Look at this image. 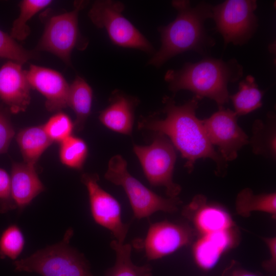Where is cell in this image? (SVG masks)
Here are the masks:
<instances>
[{
	"label": "cell",
	"mask_w": 276,
	"mask_h": 276,
	"mask_svg": "<svg viewBox=\"0 0 276 276\" xmlns=\"http://www.w3.org/2000/svg\"><path fill=\"white\" fill-rule=\"evenodd\" d=\"M198 98H193L182 105L176 104L173 98L163 99L164 119L152 115L143 118L139 128L153 131L166 135L174 147L186 160L185 167L189 172L200 158H211L217 166V172L222 174L226 168V161L217 152L210 142L202 120L196 115L198 107Z\"/></svg>",
	"instance_id": "obj_1"
},
{
	"label": "cell",
	"mask_w": 276,
	"mask_h": 276,
	"mask_svg": "<svg viewBox=\"0 0 276 276\" xmlns=\"http://www.w3.org/2000/svg\"><path fill=\"white\" fill-rule=\"evenodd\" d=\"M171 4L177 16L167 26L158 28L161 46L147 63L156 67L187 51L204 54L215 44L204 27L205 21L212 18L213 6L203 1L193 7L188 0L172 1Z\"/></svg>",
	"instance_id": "obj_2"
},
{
	"label": "cell",
	"mask_w": 276,
	"mask_h": 276,
	"mask_svg": "<svg viewBox=\"0 0 276 276\" xmlns=\"http://www.w3.org/2000/svg\"><path fill=\"white\" fill-rule=\"evenodd\" d=\"M243 74L242 66L235 59L224 61L206 57L186 63L180 70H170L164 78L172 92L191 91L200 100L205 97L214 101L220 108L229 101L228 84L238 81Z\"/></svg>",
	"instance_id": "obj_3"
},
{
	"label": "cell",
	"mask_w": 276,
	"mask_h": 276,
	"mask_svg": "<svg viewBox=\"0 0 276 276\" xmlns=\"http://www.w3.org/2000/svg\"><path fill=\"white\" fill-rule=\"evenodd\" d=\"M73 235V229H68L60 242L15 261V270L42 276H94L84 256L69 245Z\"/></svg>",
	"instance_id": "obj_4"
},
{
	"label": "cell",
	"mask_w": 276,
	"mask_h": 276,
	"mask_svg": "<svg viewBox=\"0 0 276 276\" xmlns=\"http://www.w3.org/2000/svg\"><path fill=\"white\" fill-rule=\"evenodd\" d=\"M104 176L123 188L136 219L148 218L158 211L175 213L181 203L177 197L164 198L158 195L132 176L128 171L127 162L121 155H115L110 159Z\"/></svg>",
	"instance_id": "obj_5"
},
{
	"label": "cell",
	"mask_w": 276,
	"mask_h": 276,
	"mask_svg": "<svg viewBox=\"0 0 276 276\" xmlns=\"http://www.w3.org/2000/svg\"><path fill=\"white\" fill-rule=\"evenodd\" d=\"M87 3L85 1H77L72 10L50 17L36 50L50 52L71 65L73 49L83 50L88 44L78 27L79 13Z\"/></svg>",
	"instance_id": "obj_6"
},
{
	"label": "cell",
	"mask_w": 276,
	"mask_h": 276,
	"mask_svg": "<svg viewBox=\"0 0 276 276\" xmlns=\"http://www.w3.org/2000/svg\"><path fill=\"white\" fill-rule=\"evenodd\" d=\"M155 133L150 145H134L133 151L149 183L155 187H164L168 197H177L181 188L173 180L176 160L175 147L166 135Z\"/></svg>",
	"instance_id": "obj_7"
},
{
	"label": "cell",
	"mask_w": 276,
	"mask_h": 276,
	"mask_svg": "<svg viewBox=\"0 0 276 276\" xmlns=\"http://www.w3.org/2000/svg\"><path fill=\"white\" fill-rule=\"evenodd\" d=\"M124 9V5L119 1H96L89 11L88 16L97 28L106 30L114 44L152 54L154 49L150 42L123 16Z\"/></svg>",
	"instance_id": "obj_8"
},
{
	"label": "cell",
	"mask_w": 276,
	"mask_h": 276,
	"mask_svg": "<svg viewBox=\"0 0 276 276\" xmlns=\"http://www.w3.org/2000/svg\"><path fill=\"white\" fill-rule=\"evenodd\" d=\"M255 0H227L212 7L215 30L222 35L224 44L242 45L251 38L258 26L255 12Z\"/></svg>",
	"instance_id": "obj_9"
},
{
	"label": "cell",
	"mask_w": 276,
	"mask_h": 276,
	"mask_svg": "<svg viewBox=\"0 0 276 276\" xmlns=\"http://www.w3.org/2000/svg\"><path fill=\"white\" fill-rule=\"evenodd\" d=\"M97 174L84 173L81 182L85 186L90 210L94 221L110 231L118 242L124 243L129 224L123 222L119 201L99 185Z\"/></svg>",
	"instance_id": "obj_10"
},
{
	"label": "cell",
	"mask_w": 276,
	"mask_h": 276,
	"mask_svg": "<svg viewBox=\"0 0 276 276\" xmlns=\"http://www.w3.org/2000/svg\"><path fill=\"white\" fill-rule=\"evenodd\" d=\"M238 116L233 110L223 107L209 118L202 120L208 139L226 161H232L238 151L249 143L248 137L239 126Z\"/></svg>",
	"instance_id": "obj_11"
},
{
	"label": "cell",
	"mask_w": 276,
	"mask_h": 276,
	"mask_svg": "<svg viewBox=\"0 0 276 276\" xmlns=\"http://www.w3.org/2000/svg\"><path fill=\"white\" fill-rule=\"evenodd\" d=\"M190 225L182 222L163 221L151 223L143 242L148 260L160 259L190 245L195 236Z\"/></svg>",
	"instance_id": "obj_12"
},
{
	"label": "cell",
	"mask_w": 276,
	"mask_h": 276,
	"mask_svg": "<svg viewBox=\"0 0 276 276\" xmlns=\"http://www.w3.org/2000/svg\"><path fill=\"white\" fill-rule=\"evenodd\" d=\"M182 215L193 224L199 236L236 226L229 212L220 204L209 202L203 195H195L185 205Z\"/></svg>",
	"instance_id": "obj_13"
},
{
	"label": "cell",
	"mask_w": 276,
	"mask_h": 276,
	"mask_svg": "<svg viewBox=\"0 0 276 276\" xmlns=\"http://www.w3.org/2000/svg\"><path fill=\"white\" fill-rule=\"evenodd\" d=\"M31 89L22 64L9 60L0 68V100L10 112L26 110L30 103Z\"/></svg>",
	"instance_id": "obj_14"
},
{
	"label": "cell",
	"mask_w": 276,
	"mask_h": 276,
	"mask_svg": "<svg viewBox=\"0 0 276 276\" xmlns=\"http://www.w3.org/2000/svg\"><path fill=\"white\" fill-rule=\"evenodd\" d=\"M26 73L31 88L36 89L44 97L48 111L57 112L67 106L70 85L61 73L33 64L30 66Z\"/></svg>",
	"instance_id": "obj_15"
},
{
	"label": "cell",
	"mask_w": 276,
	"mask_h": 276,
	"mask_svg": "<svg viewBox=\"0 0 276 276\" xmlns=\"http://www.w3.org/2000/svg\"><path fill=\"white\" fill-rule=\"evenodd\" d=\"M139 100L116 89L109 98V105L100 113L99 119L108 129L125 135H131L134 110Z\"/></svg>",
	"instance_id": "obj_16"
},
{
	"label": "cell",
	"mask_w": 276,
	"mask_h": 276,
	"mask_svg": "<svg viewBox=\"0 0 276 276\" xmlns=\"http://www.w3.org/2000/svg\"><path fill=\"white\" fill-rule=\"evenodd\" d=\"M11 195L16 206L22 209L44 190L35 166L13 162L10 174Z\"/></svg>",
	"instance_id": "obj_17"
},
{
	"label": "cell",
	"mask_w": 276,
	"mask_h": 276,
	"mask_svg": "<svg viewBox=\"0 0 276 276\" xmlns=\"http://www.w3.org/2000/svg\"><path fill=\"white\" fill-rule=\"evenodd\" d=\"M16 140L24 163L35 166L44 151L53 143L43 125L31 126L20 130Z\"/></svg>",
	"instance_id": "obj_18"
},
{
	"label": "cell",
	"mask_w": 276,
	"mask_h": 276,
	"mask_svg": "<svg viewBox=\"0 0 276 276\" xmlns=\"http://www.w3.org/2000/svg\"><path fill=\"white\" fill-rule=\"evenodd\" d=\"M93 97L91 87L83 78L77 76L70 85L67 106H70L75 114L74 123L77 131L83 129L90 113Z\"/></svg>",
	"instance_id": "obj_19"
},
{
	"label": "cell",
	"mask_w": 276,
	"mask_h": 276,
	"mask_svg": "<svg viewBox=\"0 0 276 276\" xmlns=\"http://www.w3.org/2000/svg\"><path fill=\"white\" fill-rule=\"evenodd\" d=\"M276 125L273 113L268 114L265 121H255L252 135L249 141L255 154L262 155L272 159L276 156Z\"/></svg>",
	"instance_id": "obj_20"
},
{
	"label": "cell",
	"mask_w": 276,
	"mask_h": 276,
	"mask_svg": "<svg viewBox=\"0 0 276 276\" xmlns=\"http://www.w3.org/2000/svg\"><path fill=\"white\" fill-rule=\"evenodd\" d=\"M236 210L238 214L247 217L252 212L259 211L276 217L275 192L255 194L249 188H245L237 195Z\"/></svg>",
	"instance_id": "obj_21"
},
{
	"label": "cell",
	"mask_w": 276,
	"mask_h": 276,
	"mask_svg": "<svg viewBox=\"0 0 276 276\" xmlns=\"http://www.w3.org/2000/svg\"><path fill=\"white\" fill-rule=\"evenodd\" d=\"M110 246L116 252V260L114 265L106 271L105 276H153L149 264L139 266L132 263L130 244L121 243L114 240L110 242Z\"/></svg>",
	"instance_id": "obj_22"
},
{
	"label": "cell",
	"mask_w": 276,
	"mask_h": 276,
	"mask_svg": "<svg viewBox=\"0 0 276 276\" xmlns=\"http://www.w3.org/2000/svg\"><path fill=\"white\" fill-rule=\"evenodd\" d=\"M263 92L256 83L255 78L248 75L239 83L238 91L229 96L235 112L238 116L248 114L262 105Z\"/></svg>",
	"instance_id": "obj_23"
},
{
	"label": "cell",
	"mask_w": 276,
	"mask_h": 276,
	"mask_svg": "<svg viewBox=\"0 0 276 276\" xmlns=\"http://www.w3.org/2000/svg\"><path fill=\"white\" fill-rule=\"evenodd\" d=\"M192 249L196 265L203 271L212 269L226 253L210 234L199 236Z\"/></svg>",
	"instance_id": "obj_24"
},
{
	"label": "cell",
	"mask_w": 276,
	"mask_h": 276,
	"mask_svg": "<svg viewBox=\"0 0 276 276\" xmlns=\"http://www.w3.org/2000/svg\"><path fill=\"white\" fill-rule=\"evenodd\" d=\"M52 3L50 0H23L19 4L20 12L13 22L10 36L15 40L22 41L30 33L27 22L41 10Z\"/></svg>",
	"instance_id": "obj_25"
},
{
	"label": "cell",
	"mask_w": 276,
	"mask_h": 276,
	"mask_svg": "<svg viewBox=\"0 0 276 276\" xmlns=\"http://www.w3.org/2000/svg\"><path fill=\"white\" fill-rule=\"evenodd\" d=\"M87 155V146L85 141L80 137L72 135L60 143V160L68 168L81 169Z\"/></svg>",
	"instance_id": "obj_26"
},
{
	"label": "cell",
	"mask_w": 276,
	"mask_h": 276,
	"mask_svg": "<svg viewBox=\"0 0 276 276\" xmlns=\"http://www.w3.org/2000/svg\"><path fill=\"white\" fill-rule=\"evenodd\" d=\"M25 245L24 235L15 224L7 227L0 236V258L16 259L21 253Z\"/></svg>",
	"instance_id": "obj_27"
},
{
	"label": "cell",
	"mask_w": 276,
	"mask_h": 276,
	"mask_svg": "<svg viewBox=\"0 0 276 276\" xmlns=\"http://www.w3.org/2000/svg\"><path fill=\"white\" fill-rule=\"evenodd\" d=\"M37 57L35 51L25 49L10 35L0 30V57L22 64Z\"/></svg>",
	"instance_id": "obj_28"
},
{
	"label": "cell",
	"mask_w": 276,
	"mask_h": 276,
	"mask_svg": "<svg viewBox=\"0 0 276 276\" xmlns=\"http://www.w3.org/2000/svg\"><path fill=\"white\" fill-rule=\"evenodd\" d=\"M44 130L53 142L61 143L72 135L74 123L66 113L58 111L42 125Z\"/></svg>",
	"instance_id": "obj_29"
},
{
	"label": "cell",
	"mask_w": 276,
	"mask_h": 276,
	"mask_svg": "<svg viewBox=\"0 0 276 276\" xmlns=\"http://www.w3.org/2000/svg\"><path fill=\"white\" fill-rule=\"evenodd\" d=\"M9 110L0 103V154L7 152L15 134Z\"/></svg>",
	"instance_id": "obj_30"
},
{
	"label": "cell",
	"mask_w": 276,
	"mask_h": 276,
	"mask_svg": "<svg viewBox=\"0 0 276 276\" xmlns=\"http://www.w3.org/2000/svg\"><path fill=\"white\" fill-rule=\"evenodd\" d=\"M15 208L11 195L10 175L0 168V212H6Z\"/></svg>",
	"instance_id": "obj_31"
},
{
	"label": "cell",
	"mask_w": 276,
	"mask_h": 276,
	"mask_svg": "<svg viewBox=\"0 0 276 276\" xmlns=\"http://www.w3.org/2000/svg\"><path fill=\"white\" fill-rule=\"evenodd\" d=\"M267 245L270 255V258L263 263V267L269 272L275 271L276 268V237L263 238Z\"/></svg>",
	"instance_id": "obj_32"
},
{
	"label": "cell",
	"mask_w": 276,
	"mask_h": 276,
	"mask_svg": "<svg viewBox=\"0 0 276 276\" xmlns=\"http://www.w3.org/2000/svg\"><path fill=\"white\" fill-rule=\"evenodd\" d=\"M222 276H264L243 268L238 262L232 261L223 270Z\"/></svg>",
	"instance_id": "obj_33"
}]
</instances>
